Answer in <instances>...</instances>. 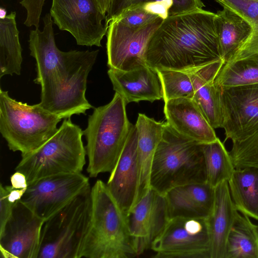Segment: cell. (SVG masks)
Returning <instances> with one entry per match:
<instances>
[{"label":"cell","instance_id":"1","mask_svg":"<svg viewBox=\"0 0 258 258\" xmlns=\"http://www.w3.org/2000/svg\"><path fill=\"white\" fill-rule=\"evenodd\" d=\"M42 31L30 32V55L36 61L35 83L41 86L39 104L61 119L86 114L93 107L86 98L87 78L99 50L62 51L57 47L50 13Z\"/></svg>","mask_w":258,"mask_h":258},{"label":"cell","instance_id":"2","mask_svg":"<svg viewBox=\"0 0 258 258\" xmlns=\"http://www.w3.org/2000/svg\"><path fill=\"white\" fill-rule=\"evenodd\" d=\"M215 17L202 9L163 20L147 44V65L187 72L222 59Z\"/></svg>","mask_w":258,"mask_h":258},{"label":"cell","instance_id":"3","mask_svg":"<svg viewBox=\"0 0 258 258\" xmlns=\"http://www.w3.org/2000/svg\"><path fill=\"white\" fill-rule=\"evenodd\" d=\"M91 203L90 224L80 258L138 256L126 216L101 180L91 187Z\"/></svg>","mask_w":258,"mask_h":258},{"label":"cell","instance_id":"4","mask_svg":"<svg viewBox=\"0 0 258 258\" xmlns=\"http://www.w3.org/2000/svg\"><path fill=\"white\" fill-rule=\"evenodd\" d=\"M203 144L179 134L166 122L152 163L150 187L164 196L178 186L206 182Z\"/></svg>","mask_w":258,"mask_h":258},{"label":"cell","instance_id":"5","mask_svg":"<svg viewBox=\"0 0 258 258\" xmlns=\"http://www.w3.org/2000/svg\"><path fill=\"white\" fill-rule=\"evenodd\" d=\"M123 97L115 92L108 104L94 108L83 131L88 159L87 171L91 177L114 169L133 124L128 119Z\"/></svg>","mask_w":258,"mask_h":258},{"label":"cell","instance_id":"6","mask_svg":"<svg viewBox=\"0 0 258 258\" xmlns=\"http://www.w3.org/2000/svg\"><path fill=\"white\" fill-rule=\"evenodd\" d=\"M83 132L70 118L64 119L55 134L35 151L22 156L15 170L24 174L28 185L59 174L80 173L86 164Z\"/></svg>","mask_w":258,"mask_h":258},{"label":"cell","instance_id":"7","mask_svg":"<svg viewBox=\"0 0 258 258\" xmlns=\"http://www.w3.org/2000/svg\"><path fill=\"white\" fill-rule=\"evenodd\" d=\"M62 119L39 103L29 105L0 89V132L9 149L21 156L35 151L57 132Z\"/></svg>","mask_w":258,"mask_h":258},{"label":"cell","instance_id":"8","mask_svg":"<svg viewBox=\"0 0 258 258\" xmlns=\"http://www.w3.org/2000/svg\"><path fill=\"white\" fill-rule=\"evenodd\" d=\"M91 204L90 187L44 221L38 258H80Z\"/></svg>","mask_w":258,"mask_h":258},{"label":"cell","instance_id":"9","mask_svg":"<svg viewBox=\"0 0 258 258\" xmlns=\"http://www.w3.org/2000/svg\"><path fill=\"white\" fill-rule=\"evenodd\" d=\"M151 249L155 258H210L207 219H170Z\"/></svg>","mask_w":258,"mask_h":258},{"label":"cell","instance_id":"10","mask_svg":"<svg viewBox=\"0 0 258 258\" xmlns=\"http://www.w3.org/2000/svg\"><path fill=\"white\" fill-rule=\"evenodd\" d=\"M53 23L69 32L79 45L101 46L108 24L96 0H52Z\"/></svg>","mask_w":258,"mask_h":258},{"label":"cell","instance_id":"11","mask_svg":"<svg viewBox=\"0 0 258 258\" xmlns=\"http://www.w3.org/2000/svg\"><path fill=\"white\" fill-rule=\"evenodd\" d=\"M90 187L81 172L49 176L29 184L20 202L45 220Z\"/></svg>","mask_w":258,"mask_h":258},{"label":"cell","instance_id":"12","mask_svg":"<svg viewBox=\"0 0 258 258\" xmlns=\"http://www.w3.org/2000/svg\"><path fill=\"white\" fill-rule=\"evenodd\" d=\"M163 20L159 17L139 28L130 27L117 19L111 20L106 33L109 68L128 71L147 65L145 54L147 44Z\"/></svg>","mask_w":258,"mask_h":258},{"label":"cell","instance_id":"13","mask_svg":"<svg viewBox=\"0 0 258 258\" xmlns=\"http://www.w3.org/2000/svg\"><path fill=\"white\" fill-rule=\"evenodd\" d=\"M225 140L240 142L258 130V84L221 88Z\"/></svg>","mask_w":258,"mask_h":258},{"label":"cell","instance_id":"14","mask_svg":"<svg viewBox=\"0 0 258 258\" xmlns=\"http://www.w3.org/2000/svg\"><path fill=\"white\" fill-rule=\"evenodd\" d=\"M44 220L20 201L0 232L1 255L5 258H38Z\"/></svg>","mask_w":258,"mask_h":258},{"label":"cell","instance_id":"15","mask_svg":"<svg viewBox=\"0 0 258 258\" xmlns=\"http://www.w3.org/2000/svg\"><path fill=\"white\" fill-rule=\"evenodd\" d=\"M126 216L139 256L151 249L169 220L165 196L150 187Z\"/></svg>","mask_w":258,"mask_h":258},{"label":"cell","instance_id":"16","mask_svg":"<svg viewBox=\"0 0 258 258\" xmlns=\"http://www.w3.org/2000/svg\"><path fill=\"white\" fill-rule=\"evenodd\" d=\"M137 143V129L133 124L118 161L106 183L109 192L126 216L138 201Z\"/></svg>","mask_w":258,"mask_h":258},{"label":"cell","instance_id":"17","mask_svg":"<svg viewBox=\"0 0 258 258\" xmlns=\"http://www.w3.org/2000/svg\"><path fill=\"white\" fill-rule=\"evenodd\" d=\"M167 123L179 134L201 144L216 141L214 128L193 99L179 98L165 102Z\"/></svg>","mask_w":258,"mask_h":258},{"label":"cell","instance_id":"18","mask_svg":"<svg viewBox=\"0 0 258 258\" xmlns=\"http://www.w3.org/2000/svg\"><path fill=\"white\" fill-rule=\"evenodd\" d=\"M113 90L126 104L163 99L161 82L157 72L147 65L128 71L109 68L107 72Z\"/></svg>","mask_w":258,"mask_h":258},{"label":"cell","instance_id":"19","mask_svg":"<svg viewBox=\"0 0 258 258\" xmlns=\"http://www.w3.org/2000/svg\"><path fill=\"white\" fill-rule=\"evenodd\" d=\"M225 61L221 59L197 69L187 71L195 90L193 99L215 129L222 127L221 88L215 79Z\"/></svg>","mask_w":258,"mask_h":258},{"label":"cell","instance_id":"20","mask_svg":"<svg viewBox=\"0 0 258 258\" xmlns=\"http://www.w3.org/2000/svg\"><path fill=\"white\" fill-rule=\"evenodd\" d=\"M238 212L231 199L228 181L217 186L213 211L207 219L210 258H225L227 237Z\"/></svg>","mask_w":258,"mask_h":258},{"label":"cell","instance_id":"21","mask_svg":"<svg viewBox=\"0 0 258 258\" xmlns=\"http://www.w3.org/2000/svg\"><path fill=\"white\" fill-rule=\"evenodd\" d=\"M165 122L139 113L135 124L138 132L137 152L139 168L138 201L150 188V175L154 154L160 143Z\"/></svg>","mask_w":258,"mask_h":258},{"label":"cell","instance_id":"22","mask_svg":"<svg viewBox=\"0 0 258 258\" xmlns=\"http://www.w3.org/2000/svg\"><path fill=\"white\" fill-rule=\"evenodd\" d=\"M214 21L221 57L226 62L250 36L252 27L240 15L226 8L215 13Z\"/></svg>","mask_w":258,"mask_h":258},{"label":"cell","instance_id":"23","mask_svg":"<svg viewBox=\"0 0 258 258\" xmlns=\"http://www.w3.org/2000/svg\"><path fill=\"white\" fill-rule=\"evenodd\" d=\"M228 183L237 210L258 220V168L235 169Z\"/></svg>","mask_w":258,"mask_h":258},{"label":"cell","instance_id":"24","mask_svg":"<svg viewBox=\"0 0 258 258\" xmlns=\"http://www.w3.org/2000/svg\"><path fill=\"white\" fill-rule=\"evenodd\" d=\"M16 17V13L11 12L0 19V78L21 75L22 49Z\"/></svg>","mask_w":258,"mask_h":258},{"label":"cell","instance_id":"25","mask_svg":"<svg viewBox=\"0 0 258 258\" xmlns=\"http://www.w3.org/2000/svg\"><path fill=\"white\" fill-rule=\"evenodd\" d=\"M225 258H258L257 225L238 212L227 237Z\"/></svg>","mask_w":258,"mask_h":258},{"label":"cell","instance_id":"26","mask_svg":"<svg viewBox=\"0 0 258 258\" xmlns=\"http://www.w3.org/2000/svg\"><path fill=\"white\" fill-rule=\"evenodd\" d=\"M206 182L215 188L224 181H228L235 170L229 152L218 138L203 144Z\"/></svg>","mask_w":258,"mask_h":258},{"label":"cell","instance_id":"27","mask_svg":"<svg viewBox=\"0 0 258 258\" xmlns=\"http://www.w3.org/2000/svg\"><path fill=\"white\" fill-rule=\"evenodd\" d=\"M215 83L220 88L258 84V55L225 62Z\"/></svg>","mask_w":258,"mask_h":258},{"label":"cell","instance_id":"28","mask_svg":"<svg viewBox=\"0 0 258 258\" xmlns=\"http://www.w3.org/2000/svg\"><path fill=\"white\" fill-rule=\"evenodd\" d=\"M214 1L223 8L230 9L240 15L249 23L252 29L249 38L227 61L258 55V1Z\"/></svg>","mask_w":258,"mask_h":258},{"label":"cell","instance_id":"29","mask_svg":"<svg viewBox=\"0 0 258 258\" xmlns=\"http://www.w3.org/2000/svg\"><path fill=\"white\" fill-rule=\"evenodd\" d=\"M164 196L169 219L175 217L207 219L210 215L183 185L170 189Z\"/></svg>","mask_w":258,"mask_h":258},{"label":"cell","instance_id":"30","mask_svg":"<svg viewBox=\"0 0 258 258\" xmlns=\"http://www.w3.org/2000/svg\"><path fill=\"white\" fill-rule=\"evenodd\" d=\"M156 71L161 82L164 102L179 98H194V87L187 72L165 69Z\"/></svg>","mask_w":258,"mask_h":258},{"label":"cell","instance_id":"31","mask_svg":"<svg viewBox=\"0 0 258 258\" xmlns=\"http://www.w3.org/2000/svg\"><path fill=\"white\" fill-rule=\"evenodd\" d=\"M229 152L235 169L258 168V130L243 141L232 142Z\"/></svg>","mask_w":258,"mask_h":258},{"label":"cell","instance_id":"32","mask_svg":"<svg viewBox=\"0 0 258 258\" xmlns=\"http://www.w3.org/2000/svg\"><path fill=\"white\" fill-rule=\"evenodd\" d=\"M165 0H111L106 13V21L109 23L116 19L127 8L137 4L161 1ZM172 1L179 14L197 9H202L205 7L201 0H169Z\"/></svg>","mask_w":258,"mask_h":258},{"label":"cell","instance_id":"33","mask_svg":"<svg viewBox=\"0 0 258 258\" xmlns=\"http://www.w3.org/2000/svg\"><path fill=\"white\" fill-rule=\"evenodd\" d=\"M26 188H16L11 185H0V232L4 229L14 208L19 203Z\"/></svg>","mask_w":258,"mask_h":258},{"label":"cell","instance_id":"34","mask_svg":"<svg viewBox=\"0 0 258 258\" xmlns=\"http://www.w3.org/2000/svg\"><path fill=\"white\" fill-rule=\"evenodd\" d=\"M159 17L146 12L139 4H136L126 9L116 19L130 27L139 28L152 23Z\"/></svg>","mask_w":258,"mask_h":258},{"label":"cell","instance_id":"35","mask_svg":"<svg viewBox=\"0 0 258 258\" xmlns=\"http://www.w3.org/2000/svg\"><path fill=\"white\" fill-rule=\"evenodd\" d=\"M11 185L16 188H26L28 183L26 176L22 173L16 171L10 178Z\"/></svg>","mask_w":258,"mask_h":258},{"label":"cell","instance_id":"36","mask_svg":"<svg viewBox=\"0 0 258 258\" xmlns=\"http://www.w3.org/2000/svg\"><path fill=\"white\" fill-rule=\"evenodd\" d=\"M102 12L106 14L111 0H96Z\"/></svg>","mask_w":258,"mask_h":258},{"label":"cell","instance_id":"37","mask_svg":"<svg viewBox=\"0 0 258 258\" xmlns=\"http://www.w3.org/2000/svg\"><path fill=\"white\" fill-rule=\"evenodd\" d=\"M7 11L5 8L3 7L0 8V19H4L7 16Z\"/></svg>","mask_w":258,"mask_h":258},{"label":"cell","instance_id":"38","mask_svg":"<svg viewBox=\"0 0 258 258\" xmlns=\"http://www.w3.org/2000/svg\"><path fill=\"white\" fill-rule=\"evenodd\" d=\"M257 231H258V225H257Z\"/></svg>","mask_w":258,"mask_h":258},{"label":"cell","instance_id":"39","mask_svg":"<svg viewBox=\"0 0 258 258\" xmlns=\"http://www.w3.org/2000/svg\"><path fill=\"white\" fill-rule=\"evenodd\" d=\"M258 1V0H257Z\"/></svg>","mask_w":258,"mask_h":258}]
</instances>
